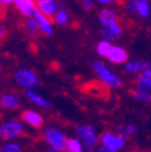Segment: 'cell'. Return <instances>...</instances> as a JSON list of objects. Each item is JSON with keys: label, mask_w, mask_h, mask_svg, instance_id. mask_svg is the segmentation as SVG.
Segmentation results:
<instances>
[{"label": "cell", "mask_w": 151, "mask_h": 152, "mask_svg": "<svg viewBox=\"0 0 151 152\" xmlns=\"http://www.w3.org/2000/svg\"><path fill=\"white\" fill-rule=\"evenodd\" d=\"M44 137L46 140V142L50 145V148L56 149L59 152H66L68 139L59 129H56V128H48L44 133Z\"/></svg>", "instance_id": "obj_1"}, {"label": "cell", "mask_w": 151, "mask_h": 152, "mask_svg": "<svg viewBox=\"0 0 151 152\" xmlns=\"http://www.w3.org/2000/svg\"><path fill=\"white\" fill-rule=\"evenodd\" d=\"M93 69L95 71V73L98 75V77L102 80V83L106 84L108 87L117 88V87L121 86V82H120L119 77H117L114 73L110 72L102 63H99V61H94V63H93Z\"/></svg>", "instance_id": "obj_2"}, {"label": "cell", "mask_w": 151, "mask_h": 152, "mask_svg": "<svg viewBox=\"0 0 151 152\" xmlns=\"http://www.w3.org/2000/svg\"><path fill=\"white\" fill-rule=\"evenodd\" d=\"M76 134L87 147L88 152H91L93 147L97 144L98 141V136H97V130L94 126L91 125H80L76 128Z\"/></svg>", "instance_id": "obj_3"}, {"label": "cell", "mask_w": 151, "mask_h": 152, "mask_svg": "<svg viewBox=\"0 0 151 152\" xmlns=\"http://www.w3.org/2000/svg\"><path fill=\"white\" fill-rule=\"evenodd\" d=\"M14 79L19 86L26 87V88H33L38 86V77L33 71L26 69V68H21V69L15 71Z\"/></svg>", "instance_id": "obj_4"}, {"label": "cell", "mask_w": 151, "mask_h": 152, "mask_svg": "<svg viewBox=\"0 0 151 152\" xmlns=\"http://www.w3.org/2000/svg\"><path fill=\"white\" fill-rule=\"evenodd\" d=\"M23 134V125L19 121H10L1 125L0 136L3 140H11Z\"/></svg>", "instance_id": "obj_5"}, {"label": "cell", "mask_w": 151, "mask_h": 152, "mask_svg": "<svg viewBox=\"0 0 151 152\" xmlns=\"http://www.w3.org/2000/svg\"><path fill=\"white\" fill-rule=\"evenodd\" d=\"M124 141L125 140H124L123 136H116V134H113V133H110V132H106L101 136L102 147L110 149V151H114V152H117L119 149L123 148Z\"/></svg>", "instance_id": "obj_6"}, {"label": "cell", "mask_w": 151, "mask_h": 152, "mask_svg": "<svg viewBox=\"0 0 151 152\" xmlns=\"http://www.w3.org/2000/svg\"><path fill=\"white\" fill-rule=\"evenodd\" d=\"M37 10L40 12H42L46 16H55L57 14V4L55 3V0H37Z\"/></svg>", "instance_id": "obj_7"}, {"label": "cell", "mask_w": 151, "mask_h": 152, "mask_svg": "<svg viewBox=\"0 0 151 152\" xmlns=\"http://www.w3.org/2000/svg\"><path fill=\"white\" fill-rule=\"evenodd\" d=\"M123 33V28L117 22L112 23V25L104 26V31H102V35L106 41H113V39H117V38L121 35Z\"/></svg>", "instance_id": "obj_8"}, {"label": "cell", "mask_w": 151, "mask_h": 152, "mask_svg": "<svg viewBox=\"0 0 151 152\" xmlns=\"http://www.w3.org/2000/svg\"><path fill=\"white\" fill-rule=\"evenodd\" d=\"M22 118L25 122H27L30 126L33 128H41L42 124H44V118L42 115H40L38 113L33 110H26L22 113Z\"/></svg>", "instance_id": "obj_9"}, {"label": "cell", "mask_w": 151, "mask_h": 152, "mask_svg": "<svg viewBox=\"0 0 151 152\" xmlns=\"http://www.w3.org/2000/svg\"><path fill=\"white\" fill-rule=\"evenodd\" d=\"M33 16H34V19L37 20L38 26H40V30H41L44 34L50 35L52 33H53V30H52V25H50V22L48 20L46 15H44V14L40 12L38 10H35L34 14H33Z\"/></svg>", "instance_id": "obj_10"}, {"label": "cell", "mask_w": 151, "mask_h": 152, "mask_svg": "<svg viewBox=\"0 0 151 152\" xmlns=\"http://www.w3.org/2000/svg\"><path fill=\"white\" fill-rule=\"evenodd\" d=\"M15 6L21 11V14H23L25 16H30L34 14V7L37 4L34 0H15Z\"/></svg>", "instance_id": "obj_11"}, {"label": "cell", "mask_w": 151, "mask_h": 152, "mask_svg": "<svg viewBox=\"0 0 151 152\" xmlns=\"http://www.w3.org/2000/svg\"><path fill=\"white\" fill-rule=\"evenodd\" d=\"M127 57H128V54H127L125 49H123V48H120V46H113L109 56H108V58L114 64H121L127 61Z\"/></svg>", "instance_id": "obj_12"}, {"label": "cell", "mask_w": 151, "mask_h": 152, "mask_svg": "<svg viewBox=\"0 0 151 152\" xmlns=\"http://www.w3.org/2000/svg\"><path fill=\"white\" fill-rule=\"evenodd\" d=\"M133 96L138 99H140V101L143 102H150L151 101V91L150 88H147L146 86L140 84V83H138L136 84V90H133L132 91Z\"/></svg>", "instance_id": "obj_13"}, {"label": "cell", "mask_w": 151, "mask_h": 152, "mask_svg": "<svg viewBox=\"0 0 151 152\" xmlns=\"http://www.w3.org/2000/svg\"><path fill=\"white\" fill-rule=\"evenodd\" d=\"M0 102L3 104V107H6V109H16V107H19V104H21L19 99L16 98L14 94H3Z\"/></svg>", "instance_id": "obj_14"}, {"label": "cell", "mask_w": 151, "mask_h": 152, "mask_svg": "<svg viewBox=\"0 0 151 152\" xmlns=\"http://www.w3.org/2000/svg\"><path fill=\"white\" fill-rule=\"evenodd\" d=\"M148 68H151V66L146 61H131L125 65V71H128V72H143Z\"/></svg>", "instance_id": "obj_15"}, {"label": "cell", "mask_w": 151, "mask_h": 152, "mask_svg": "<svg viewBox=\"0 0 151 152\" xmlns=\"http://www.w3.org/2000/svg\"><path fill=\"white\" fill-rule=\"evenodd\" d=\"M99 20L101 23L104 26H108V25H112V23L117 22L116 19H117V15L112 11V10H104V11H101L99 12Z\"/></svg>", "instance_id": "obj_16"}, {"label": "cell", "mask_w": 151, "mask_h": 152, "mask_svg": "<svg viewBox=\"0 0 151 152\" xmlns=\"http://www.w3.org/2000/svg\"><path fill=\"white\" fill-rule=\"evenodd\" d=\"M26 95H27V98L29 99H32L34 103H37V104H40L41 107H49L50 106V103L46 101V99H44L42 96H40L38 94H35V92H33V91H27L26 92Z\"/></svg>", "instance_id": "obj_17"}, {"label": "cell", "mask_w": 151, "mask_h": 152, "mask_svg": "<svg viewBox=\"0 0 151 152\" xmlns=\"http://www.w3.org/2000/svg\"><path fill=\"white\" fill-rule=\"evenodd\" d=\"M112 44H110L109 41H106V39H104V41H101L99 44H98L97 46V52L99 56H104V57H108L110 53V50H112Z\"/></svg>", "instance_id": "obj_18"}, {"label": "cell", "mask_w": 151, "mask_h": 152, "mask_svg": "<svg viewBox=\"0 0 151 152\" xmlns=\"http://www.w3.org/2000/svg\"><path fill=\"white\" fill-rule=\"evenodd\" d=\"M138 14L143 18L150 15V4L147 0H138Z\"/></svg>", "instance_id": "obj_19"}, {"label": "cell", "mask_w": 151, "mask_h": 152, "mask_svg": "<svg viewBox=\"0 0 151 152\" xmlns=\"http://www.w3.org/2000/svg\"><path fill=\"white\" fill-rule=\"evenodd\" d=\"M138 83H140V84L146 86L147 88L151 90V68H148V69L143 71V72L140 73Z\"/></svg>", "instance_id": "obj_20"}, {"label": "cell", "mask_w": 151, "mask_h": 152, "mask_svg": "<svg viewBox=\"0 0 151 152\" xmlns=\"http://www.w3.org/2000/svg\"><path fill=\"white\" fill-rule=\"evenodd\" d=\"M66 152H83V147H82V144H80L78 140L68 139Z\"/></svg>", "instance_id": "obj_21"}, {"label": "cell", "mask_w": 151, "mask_h": 152, "mask_svg": "<svg viewBox=\"0 0 151 152\" xmlns=\"http://www.w3.org/2000/svg\"><path fill=\"white\" fill-rule=\"evenodd\" d=\"M38 28H40V26H38L37 20H35L34 18H29L27 20H26V30H27L29 35H34Z\"/></svg>", "instance_id": "obj_22"}, {"label": "cell", "mask_w": 151, "mask_h": 152, "mask_svg": "<svg viewBox=\"0 0 151 152\" xmlns=\"http://www.w3.org/2000/svg\"><path fill=\"white\" fill-rule=\"evenodd\" d=\"M135 132H136V129L133 125H124V126L119 128L120 136H123V137H128V136H131V134H133Z\"/></svg>", "instance_id": "obj_23"}, {"label": "cell", "mask_w": 151, "mask_h": 152, "mask_svg": "<svg viewBox=\"0 0 151 152\" xmlns=\"http://www.w3.org/2000/svg\"><path fill=\"white\" fill-rule=\"evenodd\" d=\"M55 22L57 23V25H66L67 22H68V15H67L66 11H57V14L55 15Z\"/></svg>", "instance_id": "obj_24"}, {"label": "cell", "mask_w": 151, "mask_h": 152, "mask_svg": "<svg viewBox=\"0 0 151 152\" xmlns=\"http://www.w3.org/2000/svg\"><path fill=\"white\" fill-rule=\"evenodd\" d=\"M1 152H21V147L18 144H14V142H8V144L3 145Z\"/></svg>", "instance_id": "obj_25"}, {"label": "cell", "mask_w": 151, "mask_h": 152, "mask_svg": "<svg viewBox=\"0 0 151 152\" xmlns=\"http://www.w3.org/2000/svg\"><path fill=\"white\" fill-rule=\"evenodd\" d=\"M129 12H136L138 14V0H129V3L127 4Z\"/></svg>", "instance_id": "obj_26"}, {"label": "cell", "mask_w": 151, "mask_h": 152, "mask_svg": "<svg viewBox=\"0 0 151 152\" xmlns=\"http://www.w3.org/2000/svg\"><path fill=\"white\" fill-rule=\"evenodd\" d=\"M82 6L86 11H90L94 7V1L93 0H82Z\"/></svg>", "instance_id": "obj_27"}, {"label": "cell", "mask_w": 151, "mask_h": 152, "mask_svg": "<svg viewBox=\"0 0 151 152\" xmlns=\"http://www.w3.org/2000/svg\"><path fill=\"white\" fill-rule=\"evenodd\" d=\"M0 1H1L3 6H8V4H11V3H15V0H0Z\"/></svg>", "instance_id": "obj_28"}, {"label": "cell", "mask_w": 151, "mask_h": 152, "mask_svg": "<svg viewBox=\"0 0 151 152\" xmlns=\"http://www.w3.org/2000/svg\"><path fill=\"white\" fill-rule=\"evenodd\" d=\"M97 1L101 4H110V3H113V1H116V0H97Z\"/></svg>", "instance_id": "obj_29"}, {"label": "cell", "mask_w": 151, "mask_h": 152, "mask_svg": "<svg viewBox=\"0 0 151 152\" xmlns=\"http://www.w3.org/2000/svg\"><path fill=\"white\" fill-rule=\"evenodd\" d=\"M98 152H114V151H110V149L105 148V147H101V148L98 149Z\"/></svg>", "instance_id": "obj_30"}, {"label": "cell", "mask_w": 151, "mask_h": 152, "mask_svg": "<svg viewBox=\"0 0 151 152\" xmlns=\"http://www.w3.org/2000/svg\"><path fill=\"white\" fill-rule=\"evenodd\" d=\"M49 152H59V151H56V149H53V148H50Z\"/></svg>", "instance_id": "obj_31"}]
</instances>
